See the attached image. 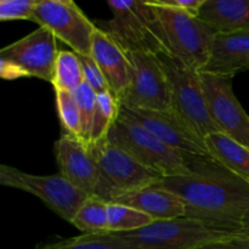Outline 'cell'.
<instances>
[{
	"label": "cell",
	"mask_w": 249,
	"mask_h": 249,
	"mask_svg": "<svg viewBox=\"0 0 249 249\" xmlns=\"http://www.w3.org/2000/svg\"><path fill=\"white\" fill-rule=\"evenodd\" d=\"M33 22L53 32L77 55H91L92 36L97 27L73 0H39Z\"/></svg>",
	"instance_id": "cell-11"
},
{
	"label": "cell",
	"mask_w": 249,
	"mask_h": 249,
	"mask_svg": "<svg viewBox=\"0 0 249 249\" xmlns=\"http://www.w3.org/2000/svg\"><path fill=\"white\" fill-rule=\"evenodd\" d=\"M0 184L38 197L48 208L70 224L89 197L62 175H33L5 164L0 167Z\"/></svg>",
	"instance_id": "cell-9"
},
{
	"label": "cell",
	"mask_w": 249,
	"mask_h": 249,
	"mask_svg": "<svg viewBox=\"0 0 249 249\" xmlns=\"http://www.w3.org/2000/svg\"><path fill=\"white\" fill-rule=\"evenodd\" d=\"M197 17L215 33L249 31V0H204Z\"/></svg>",
	"instance_id": "cell-18"
},
{
	"label": "cell",
	"mask_w": 249,
	"mask_h": 249,
	"mask_svg": "<svg viewBox=\"0 0 249 249\" xmlns=\"http://www.w3.org/2000/svg\"><path fill=\"white\" fill-rule=\"evenodd\" d=\"M39 0H1L0 1V19L15 21L27 19L33 21L34 12Z\"/></svg>",
	"instance_id": "cell-27"
},
{
	"label": "cell",
	"mask_w": 249,
	"mask_h": 249,
	"mask_svg": "<svg viewBox=\"0 0 249 249\" xmlns=\"http://www.w3.org/2000/svg\"><path fill=\"white\" fill-rule=\"evenodd\" d=\"M156 185L181 198L187 218L242 231L249 209V184L225 169H194L189 175L162 178Z\"/></svg>",
	"instance_id": "cell-1"
},
{
	"label": "cell",
	"mask_w": 249,
	"mask_h": 249,
	"mask_svg": "<svg viewBox=\"0 0 249 249\" xmlns=\"http://www.w3.org/2000/svg\"><path fill=\"white\" fill-rule=\"evenodd\" d=\"M107 6L112 18L101 29L109 34L125 51L160 55L168 51L157 9L148 0H111Z\"/></svg>",
	"instance_id": "cell-2"
},
{
	"label": "cell",
	"mask_w": 249,
	"mask_h": 249,
	"mask_svg": "<svg viewBox=\"0 0 249 249\" xmlns=\"http://www.w3.org/2000/svg\"><path fill=\"white\" fill-rule=\"evenodd\" d=\"M155 7L160 15L170 55L187 67L201 72L209 58L215 32L197 16L168 7Z\"/></svg>",
	"instance_id": "cell-8"
},
{
	"label": "cell",
	"mask_w": 249,
	"mask_h": 249,
	"mask_svg": "<svg viewBox=\"0 0 249 249\" xmlns=\"http://www.w3.org/2000/svg\"><path fill=\"white\" fill-rule=\"evenodd\" d=\"M242 233L249 242V209L247 213H246L245 218H243V221H242Z\"/></svg>",
	"instance_id": "cell-31"
},
{
	"label": "cell",
	"mask_w": 249,
	"mask_h": 249,
	"mask_svg": "<svg viewBox=\"0 0 249 249\" xmlns=\"http://www.w3.org/2000/svg\"><path fill=\"white\" fill-rule=\"evenodd\" d=\"M246 71H249V31L214 34L209 58L199 73L232 79Z\"/></svg>",
	"instance_id": "cell-16"
},
{
	"label": "cell",
	"mask_w": 249,
	"mask_h": 249,
	"mask_svg": "<svg viewBox=\"0 0 249 249\" xmlns=\"http://www.w3.org/2000/svg\"><path fill=\"white\" fill-rule=\"evenodd\" d=\"M209 113L219 131L249 147V114L233 92L232 79L201 73Z\"/></svg>",
	"instance_id": "cell-13"
},
{
	"label": "cell",
	"mask_w": 249,
	"mask_h": 249,
	"mask_svg": "<svg viewBox=\"0 0 249 249\" xmlns=\"http://www.w3.org/2000/svg\"><path fill=\"white\" fill-rule=\"evenodd\" d=\"M91 57L104 73L109 91L121 102L131 80V63L126 51L107 32L97 27L92 36Z\"/></svg>",
	"instance_id": "cell-15"
},
{
	"label": "cell",
	"mask_w": 249,
	"mask_h": 249,
	"mask_svg": "<svg viewBox=\"0 0 249 249\" xmlns=\"http://www.w3.org/2000/svg\"><path fill=\"white\" fill-rule=\"evenodd\" d=\"M140 249H195L216 241L245 240L242 231L194 218L155 221L130 232H119Z\"/></svg>",
	"instance_id": "cell-3"
},
{
	"label": "cell",
	"mask_w": 249,
	"mask_h": 249,
	"mask_svg": "<svg viewBox=\"0 0 249 249\" xmlns=\"http://www.w3.org/2000/svg\"><path fill=\"white\" fill-rule=\"evenodd\" d=\"M114 203L133 207L155 221L172 220L185 216V204L179 196L158 185L143 187L119 197Z\"/></svg>",
	"instance_id": "cell-17"
},
{
	"label": "cell",
	"mask_w": 249,
	"mask_h": 249,
	"mask_svg": "<svg viewBox=\"0 0 249 249\" xmlns=\"http://www.w3.org/2000/svg\"><path fill=\"white\" fill-rule=\"evenodd\" d=\"M131 63V80L122 106L129 108L170 111V88L157 55L141 51H126Z\"/></svg>",
	"instance_id": "cell-10"
},
{
	"label": "cell",
	"mask_w": 249,
	"mask_h": 249,
	"mask_svg": "<svg viewBox=\"0 0 249 249\" xmlns=\"http://www.w3.org/2000/svg\"><path fill=\"white\" fill-rule=\"evenodd\" d=\"M90 152L99 168L100 180L94 196L114 202L119 197L156 185L162 177L147 169L126 151L108 139L90 143Z\"/></svg>",
	"instance_id": "cell-5"
},
{
	"label": "cell",
	"mask_w": 249,
	"mask_h": 249,
	"mask_svg": "<svg viewBox=\"0 0 249 249\" xmlns=\"http://www.w3.org/2000/svg\"><path fill=\"white\" fill-rule=\"evenodd\" d=\"M148 1L155 6L168 7V9L187 12L192 16H197L204 0H148Z\"/></svg>",
	"instance_id": "cell-29"
},
{
	"label": "cell",
	"mask_w": 249,
	"mask_h": 249,
	"mask_svg": "<svg viewBox=\"0 0 249 249\" xmlns=\"http://www.w3.org/2000/svg\"><path fill=\"white\" fill-rule=\"evenodd\" d=\"M38 249H140L116 232L91 233L41 246Z\"/></svg>",
	"instance_id": "cell-20"
},
{
	"label": "cell",
	"mask_w": 249,
	"mask_h": 249,
	"mask_svg": "<svg viewBox=\"0 0 249 249\" xmlns=\"http://www.w3.org/2000/svg\"><path fill=\"white\" fill-rule=\"evenodd\" d=\"M155 223L152 218L133 207L124 204L108 203V231L109 232H130L140 230Z\"/></svg>",
	"instance_id": "cell-24"
},
{
	"label": "cell",
	"mask_w": 249,
	"mask_h": 249,
	"mask_svg": "<svg viewBox=\"0 0 249 249\" xmlns=\"http://www.w3.org/2000/svg\"><path fill=\"white\" fill-rule=\"evenodd\" d=\"M107 139L162 178L181 177L194 172L190 167V157L168 146L140 124L121 113Z\"/></svg>",
	"instance_id": "cell-4"
},
{
	"label": "cell",
	"mask_w": 249,
	"mask_h": 249,
	"mask_svg": "<svg viewBox=\"0 0 249 249\" xmlns=\"http://www.w3.org/2000/svg\"><path fill=\"white\" fill-rule=\"evenodd\" d=\"M84 83V72L79 55L74 51L60 50L56 58L51 84L55 91L73 92Z\"/></svg>",
	"instance_id": "cell-22"
},
{
	"label": "cell",
	"mask_w": 249,
	"mask_h": 249,
	"mask_svg": "<svg viewBox=\"0 0 249 249\" xmlns=\"http://www.w3.org/2000/svg\"><path fill=\"white\" fill-rule=\"evenodd\" d=\"M60 175L88 196H94L100 180L99 168L87 143L63 134L53 145Z\"/></svg>",
	"instance_id": "cell-14"
},
{
	"label": "cell",
	"mask_w": 249,
	"mask_h": 249,
	"mask_svg": "<svg viewBox=\"0 0 249 249\" xmlns=\"http://www.w3.org/2000/svg\"><path fill=\"white\" fill-rule=\"evenodd\" d=\"M121 116L140 124L156 138L187 157L212 160L203 139L195 134L173 109L150 111L129 108L121 105Z\"/></svg>",
	"instance_id": "cell-12"
},
{
	"label": "cell",
	"mask_w": 249,
	"mask_h": 249,
	"mask_svg": "<svg viewBox=\"0 0 249 249\" xmlns=\"http://www.w3.org/2000/svg\"><path fill=\"white\" fill-rule=\"evenodd\" d=\"M71 224L84 235L109 232L108 202L96 196H89Z\"/></svg>",
	"instance_id": "cell-21"
},
{
	"label": "cell",
	"mask_w": 249,
	"mask_h": 249,
	"mask_svg": "<svg viewBox=\"0 0 249 249\" xmlns=\"http://www.w3.org/2000/svg\"><path fill=\"white\" fill-rule=\"evenodd\" d=\"M58 118L66 134L83 140V125L79 107L72 92L55 91Z\"/></svg>",
	"instance_id": "cell-25"
},
{
	"label": "cell",
	"mask_w": 249,
	"mask_h": 249,
	"mask_svg": "<svg viewBox=\"0 0 249 249\" xmlns=\"http://www.w3.org/2000/svg\"><path fill=\"white\" fill-rule=\"evenodd\" d=\"M80 61L83 65V72H84V82L88 85H90L92 90L96 94H101V92L109 91L108 84H107L106 79H105L104 73L101 72L97 63L95 62L94 58L90 56H79Z\"/></svg>",
	"instance_id": "cell-28"
},
{
	"label": "cell",
	"mask_w": 249,
	"mask_h": 249,
	"mask_svg": "<svg viewBox=\"0 0 249 249\" xmlns=\"http://www.w3.org/2000/svg\"><path fill=\"white\" fill-rule=\"evenodd\" d=\"M72 94L74 96L75 101H77L78 107H79L80 117H82L83 141L88 145L90 138V131H91L95 108H96L97 94L85 82L77 90H74Z\"/></svg>",
	"instance_id": "cell-26"
},
{
	"label": "cell",
	"mask_w": 249,
	"mask_h": 249,
	"mask_svg": "<svg viewBox=\"0 0 249 249\" xmlns=\"http://www.w3.org/2000/svg\"><path fill=\"white\" fill-rule=\"evenodd\" d=\"M58 53L57 38L51 31L39 27L1 49L0 75L6 80L34 77L51 83Z\"/></svg>",
	"instance_id": "cell-7"
},
{
	"label": "cell",
	"mask_w": 249,
	"mask_h": 249,
	"mask_svg": "<svg viewBox=\"0 0 249 249\" xmlns=\"http://www.w3.org/2000/svg\"><path fill=\"white\" fill-rule=\"evenodd\" d=\"M204 143L219 167L249 184V147L220 131L206 136Z\"/></svg>",
	"instance_id": "cell-19"
},
{
	"label": "cell",
	"mask_w": 249,
	"mask_h": 249,
	"mask_svg": "<svg viewBox=\"0 0 249 249\" xmlns=\"http://www.w3.org/2000/svg\"><path fill=\"white\" fill-rule=\"evenodd\" d=\"M119 113H121V102L111 91L97 94L96 108H95L88 145L99 142L108 138L112 126L119 118Z\"/></svg>",
	"instance_id": "cell-23"
},
{
	"label": "cell",
	"mask_w": 249,
	"mask_h": 249,
	"mask_svg": "<svg viewBox=\"0 0 249 249\" xmlns=\"http://www.w3.org/2000/svg\"><path fill=\"white\" fill-rule=\"evenodd\" d=\"M195 249H249V242L247 238H245V240L216 241V242L199 246Z\"/></svg>",
	"instance_id": "cell-30"
},
{
	"label": "cell",
	"mask_w": 249,
	"mask_h": 249,
	"mask_svg": "<svg viewBox=\"0 0 249 249\" xmlns=\"http://www.w3.org/2000/svg\"><path fill=\"white\" fill-rule=\"evenodd\" d=\"M157 56L169 82L173 111L203 140L209 134L219 131L209 113L201 73L185 66L168 53Z\"/></svg>",
	"instance_id": "cell-6"
}]
</instances>
